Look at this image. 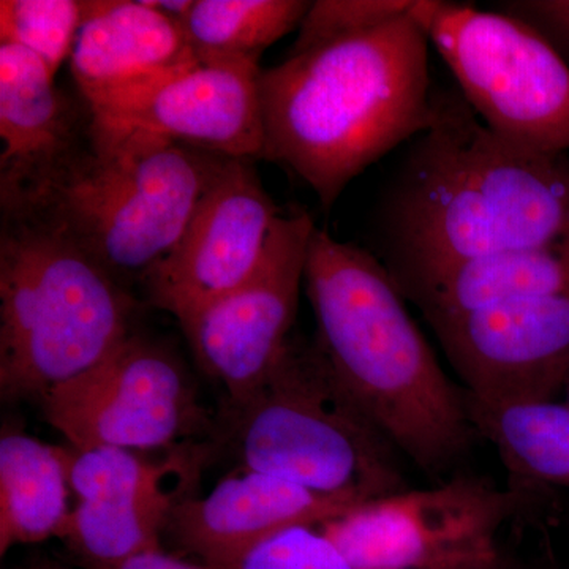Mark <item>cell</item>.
<instances>
[{
  "mask_svg": "<svg viewBox=\"0 0 569 569\" xmlns=\"http://www.w3.org/2000/svg\"><path fill=\"white\" fill-rule=\"evenodd\" d=\"M70 70L84 102L200 62L181 22L146 0H84Z\"/></svg>",
  "mask_w": 569,
  "mask_h": 569,
  "instance_id": "17",
  "label": "cell"
},
{
  "mask_svg": "<svg viewBox=\"0 0 569 569\" xmlns=\"http://www.w3.org/2000/svg\"><path fill=\"white\" fill-rule=\"evenodd\" d=\"M316 228L305 209L283 212L253 274L181 325L198 365L223 388L227 407L263 387L293 337Z\"/></svg>",
  "mask_w": 569,
  "mask_h": 569,
  "instance_id": "10",
  "label": "cell"
},
{
  "mask_svg": "<svg viewBox=\"0 0 569 569\" xmlns=\"http://www.w3.org/2000/svg\"><path fill=\"white\" fill-rule=\"evenodd\" d=\"M307 0H194L182 31L203 63H253L269 47L296 31Z\"/></svg>",
  "mask_w": 569,
  "mask_h": 569,
  "instance_id": "21",
  "label": "cell"
},
{
  "mask_svg": "<svg viewBox=\"0 0 569 569\" xmlns=\"http://www.w3.org/2000/svg\"><path fill=\"white\" fill-rule=\"evenodd\" d=\"M110 569H216L208 567L189 557L178 556V553L167 552L164 549L151 550V552L141 553L133 559L123 561L118 567Z\"/></svg>",
  "mask_w": 569,
  "mask_h": 569,
  "instance_id": "26",
  "label": "cell"
},
{
  "mask_svg": "<svg viewBox=\"0 0 569 569\" xmlns=\"http://www.w3.org/2000/svg\"><path fill=\"white\" fill-rule=\"evenodd\" d=\"M212 447L182 445L160 459L122 448L91 452L73 479L77 503L61 541L84 569H110L163 549L171 512L193 486Z\"/></svg>",
  "mask_w": 569,
  "mask_h": 569,
  "instance_id": "11",
  "label": "cell"
},
{
  "mask_svg": "<svg viewBox=\"0 0 569 569\" xmlns=\"http://www.w3.org/2000/svg\"><path fill=\"white\" fill-rule=\"evenodd\" d=\"M71 490L62 447L9 430L0 437V556L61 538Z\"/></svg>",
  "mask_w": 569,
  "mask_h": 569,
  "instance_id": "19",
  "label": "cell"
},
{
  "mask_svg": "<svg viewBox=\"0 0 569 569\" xmlns=\"http://www.w3.org/2000/svg\"><path fill=\"white\" fill-rule=\"evenodd\" d=\"M411 14L489 130L526 151L569 156V66L545 37L463 3L417 0Z\"/></svg>",
  "mask_w": 569,
  "mask_h": 569,
  "instance_id": "7",
  "label": "cell"
},
{
  "mask_svg": "<svg viewBox=\"0 0 569 569\" xmlns=\"http://www.w3.org/2000/svg\"><path fill=\"white\" fill-rule=\"evenodd\" d=\"M260 74L253 63L197 62L86 103L100 121L227 159H263Z\"/></svg>",
  "mask_w": 569,
  "mask_h": 569,
  "instance_id": "13",
  "label": "cell"
},
{
  "mask_svg": "<svg viewBox=\"0 0 569 569\" xmlns=\"http://www.w3.org/2000/svg\"><path fill=\"white\" fill-rule=\"evenodd\" d=\"M427 323L507 302L569 293V238L475 258L402 288Z\"/></svg>",
  "mask_w": 569,
  "mask_h": 569,
  "instance_id": "18",
  "label": "cell"
},
{
  "mask_svg": "<svg viewBox=\"0 0 569 569\" xmlns=\"http://www.w3.org/2000/svg\"><path fill=\"white\" fill-rule=\"evenodd\" d=\"M496 10L529 24L569 66V0H508Z\"/></svg>",
  "mask_w": 569,
  "mask_h": 569,
  "instance_id": "25",
  "label": "cell"
},
{
  "mask_svg": "<svg viewBox=\"0 0 569 569\" xmlns=\"http://www.w3.org/2000/svg\"><path fill=\"white\" fill-rule=\"evenodd\" d=\"M152 9L160 11L171 20L182 22L193 9L194 0H146Z\"/></svg>",
  "mask_w": 569,
  "mask_h": 569,
  "instance_id": "27",
  "label": "cell"
},
{
  "mask_svg": "<svg viewBox=\"0 0 569 569\" xmlns=\"http://www.w3.org/2000/svg\"><path fill=\"white\" fill-rule=\"evenodd\" d=\"M415 0H317L298 29L288 56L301 54L406 17Z\"/></svg>",
  "mask_w": 569,
  "mask_h": 569,
  "instance_id": "23",
  "label": "cell"
},
{
  "mask_svg": "<svg viewBox=\"0 0 569 569\" xmlns=\"http://www.w3.org/2000/svg\"><path fill=\"white\" fill-rule=\"evenodd\" d=\"M227 422L242 468L350 507L410 489L403 456L332 376L313 340L291 337L263 387L227 407Z\"/></svg>",
  "mask_w": 569,
  "mask_h": 569,
  "instance_id": "6",
  "label": "cell"
},
{
  "mask_svg": "<svg viewBox=\"0 0 569 569\" xmlns=\"http://www.w3.org/2000/svg\"><path fill=\"white\" fill-rule=\"evenodd\" d=\"M0 213V392L39 400L121 346L138 302L47 212Z\"/></svg>",
  "mask_w": 569,
  "mask_h": 569,
  "instance_id": "4",
  "label": "cell"
},
{
  "mask_svg": "<svg viewBox=\"0 0 569 569\" xmlns=\"http://www.w3.org/2000/svg\"><path fill=\"white\" fill-rule=\"evenodd\" d=\"M84 18V0H0V43L39 56L51 73L69 61Z\"/></svg>",
  "mask_w": 569,
  "mask_h": 569,
  "instance_id": "22",
  "label": "cell"
},
{
  "mask_svg": "<svg viewBox=\"0 0 569 569\" xmlns=\"http://www.w3.org/2000/svg\"><path fill=\"white\" fill-rule=\"evenodd\" d=\"M305 287L317 320L313 342L367 417L427 473L459 462L477 433L466 391L438 362L387 266L316 228Z\"/></svg>",
  "mask_w": 569,
  "mask_h": 569,
  "instance_id": "3",
  "label": "cell"
},
{
  "mask_svg": "<svg viewBox=\"0 0 569 569\" xmlns=\"http://www.w3.org/2000/svg\"><path fill=\"white\" fill-rule=\"evenodd\" d=\"M355 507L282 478L242 468L204 497H189L171 512L164 538L216 569H230L247 550L293 526H323Z\"/></svg>",
  "mask_w": 569,
  "mask_h": 569,
  "instance_id": "16",
  "label": "cell"
},
{
  "mask_svg": "<svg viewBox=\"0 0 569 569\" xmlns=\"http://www.w3.org/2000/svg\"><path fill=\"white\" fill-rule=\"evenodd\" d=\"M466 395L557 399L569 372V293L429 321Z\"/></svg>",
  "mask_w": 569,
  "mask_h": 569,
  "instance_id": "14",
  "label": "cell"
},
{
  "mask_svg": "<svg viewBox=\"0 0 569 569\" xmlns=\"http://www.w3.org/2000/svg\"><path fill=\"white\" fill-rule=\"evenodd\" d=\"M471 425L488 438L518 489H569V406L557 399L488 402L468 397Z\"/></svg>",
  "mask_w": 569,
  "mask_h": 569,
  "instance_id": "20",
  "label": "cell"
},
{
  "mask_svg": "<svg viewBox=\"0 0 569 569\" xmlns=\"http://www.w3.org/2000/svg\"><path fill=\"white\" fill-rule=\"evenodd\" d=\"M520 500L519 489L460 477L367 501L320 527L351 569H463L500 557L498 530Z\"/></svg>",
  "mask_w": 569,
  "mask_h": 569,
  "instance_id": "9",
  "label": "cell"
},
{
  "mask_svg": "<svg viewBox=\"0 0 569 569\" xmlns=\"http://www.w3.org/2000/svg\"><path fill=\"white\" fill-rule=\"evenodd\" d=\"M39 402L48 425L78 449H173L200 432L206 419L178 356L134 331Z\"/></svg>",
  "mask_w": 569,
  "mask_h": 569,
  "instance_id": "8",
  "label": "cell"
},
{
  "mask_svg": "<svg viewBox=\"0 0 569 569\" xmlns=\"http://www.w3.org/2000/svg\"><path fill=\"white\" fill-rule=\"evenodd\" d=\"M224 159L92 116L84 156L39 203L18 209L47 212L130 288L178 244Z\"/></svg>",
  "mask_w": 569,
  "mask_h": 569,
  "instance_id": "5",
  "label": "cell"
},
{
  "mask_svg": "<svg viewBox=\"0 0 569 569\" xmlns=\"http://www.w3.org/2000/svg\"><path fill=\"white\" fill-rule=\"evenodd\" d=\"M13 569H69L63 567L59 561L50 560V559H40L33 560L31 563L22 565V567L13 568Z\"/></svg>",
  "mask_w": 569,
  "mask_h": 569,
  "instance_id": "28",
  "label": "cell"
},
{
  "mask_svg": "<svg viewBox=\"0 0 569 569\" xmlns=\"http://www.w3.org/2000/svg\"><path fill=\"white\" fill-rule=\"evenodd\" d=\"M91 126L39 56L0 43V211L39 203L88 151Z\"/></svg>",
  "mask_w": 569,
  "mask_h": 569,
  "instance_id": "15",
  "label": "cell"
},
{
  "mask_svg": "<svg viewBox=\"0 0 569 569\" xmlns=\"http://www.w3.org/2000/svg\"><path fill=\"white\" fill-rule=\"evenodd\" d=\"M463 569H505V567L503 563H501L500 557H497V559L482 561V563L471 565V567Z\"/></svg>",
  "mask_w": 569,
  "mask_h": 569,
  "instance_id": "29",
  "label": "cell"
},
{
  "mask_svg": "<svg viewBox=\"0 0 569 569\" xmlns=\"http://www.w3.org/2000/svg\"><path fill=\"white\" fill-rule=\"evenodd\" d=\"M253 160L224 159L178 244L142 280L146 298L179 325L253 274L283 213Z\"/></svg>",
  "mask_w": 569,
  "mask_h": 569,
  "instance_id": "12",
  "label": "cell"
},
{
  "mask_svg": "<svg viewBox=\"0 0 569 569\" xmlns=\"http://www.w3.org/2000/svg\"><path fill=\"white\" fill-rule=\"evenodd\" d=\"M380 227L400 290L475 258L569 238V156L526 151L489 130L460 92L433 91Z\"/></svg>",
  "mask_w": 569,
  "mask_h": 569,
  "instance_id": "1",
  "label": "cell"
},
{
  "mask_svg": "<svg viewBox=\"0 0 569 569\" xmlns=\"http://www.w3.org/2000/svg\"><path fill=\"white\" fill-rule=\"evenodd\" d=\"M560 396L563 397V402H567L569 406V372L567 378H565L563 387H561Z\"/></svg>",
  "mask_w": 569,
  "mask_h": 569,
  "instance_id": "30",
  "label": "cell"
},
{
  "mask_svg": "<svg viewBox=\"0 0 569 569\" xmlns=\"http://www.w3.org/2000/svg\"><path fill=\"white\" fill-rule=\"evenodd\" d=\"M429 44L410 10L261 70L263 159L293 171L329 211L348 183L429 126Z\"/></svg>",
  "mask_w": 569,
  "mask_h": 569,
  "instance_id": "2",
  "label": "cell"
},
{
  "mask_svg": "<svg viewBox=\"0 0 569 569\" xmlns=\"http://www.w3.org/2000/svg\"><path fill=\"white\" fill-rule=\"evenodd\" d=\"M230 569H351L320 526L277 531L247 550Z\"/></svg>",
  "mask_w": 569,
  "mask_h": 569,
  "instance_id": "24",
  "label": "cell"
}]
</instances>
